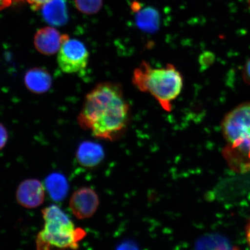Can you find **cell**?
<instances>
[{"instance_id": "1", "label": "cell", "mask_w": 250, "mask_h": 250, "mask_svg": "<svg viewBox=\"0 0 250 250\" xmlns=\"http://www.w3.org/2000/svg\"><path fill=\"white\" fill-rule=\"evenodd\" d=\"M130 108L120 84L99 83L86 95L78 123L96 138L113 140L126 129Z\"/></svg>"}, {"instance_id": "2", "label": "cell", "mask_w": 250, "mask_h": 250, "mask_svg": "<svg viewBox=\"0 0 250 250\" xmlns=\"http://www.w3.org/2000/svg\"><path fill=\"white\" fill-rule=\"evenodd\" d=\"M227 142L223 154L232 170H250V102L242 103L228 112L221 125Z\"/></svg>"}, {"instance_id": "3", "label": "cell", "mask_w": 250, "mask_h": 250, "mask_svg": "<svg viewBox=\"0 0 250 250\" xmlns=\"http://www.w3.org/2000/svg\"><path fill=\"white\" fill-rule=\"evenodd\" d=\"M132 83L140 92L154 97L164 110L170 112L173 102L182 91L184 79L173 64L154 67L143 61L133 71Z\"/></svg>"}, {"instance_id": "4", "label": "cell", "mask_w": 250, "mask_h": 250, "mask_svg": "<svg viewBox=\"0 0 250 250\" xmlns=\"http://www.w3.org/2000/svg\"><path fill=\"white\" fill-rule=\"evenodd\" d=\"M44 227L37 235V249H77L79 242L86 235L82 228H77L62 209L51 205L43 209Z\"/></svg>"}, {"instance_id": "5", "label": "cell", "mask_w": 250, "mask_h": 250, "mask_svg": "<svg viewBox=\"0 0 250 250\" xmlns=\"http://www.w3.org/2000/svg\"><path fill=\"white\" fill-rule=\"evenodd\" d=\"M89 56V52L83 43L68 37L62 43L58 52L59 66L65 73H78L85 69Z\"/></svg>"}, {"instance_id": "6", "label": "cell", "mask_w": 250, "mask_h": 250, "mask_svg": "<svg viewBox=\"0 0 250 250\" xmlns=\"http://www.w3.org/2000/svg\"><path fill=\"white\" fill-rule=\"evenodd\" d=\"M99 205L98 195L95 190L86 187L80 188L74 192L70 201L71 211L79 220H85L93 216Z\"/></svg>"}, {"instance_id": "7", "label": "cell", "mask_w": 250, "mask_h": 250, "mask_svg": "<svg viewBox=\"0 0 250 250\" xmlns=\"http://www.w3.org/2000/svg\"><path fill=\"white\" fill-rule=\"evenodd\" d=\"M16 198L20 205L27 208L39 207L45 200V189L41 181L28 179L19 186Z\"/></svg>"}, {"instance_id": "8", "label": "cell", "mask_w": 250, "mask_h": 250, "mask_svg": "<svg viewBox=\"0 0 250 250\" xmlns=\"http://www.w3.org/2000/svg\"><path fill=\"white\" fill-rule=\"evenodd\" d=\"M66 34H62L54 27H46L37 31L34 43L37 51L45 55H51L59 52Z\"/></svg>"}, {"instance_id": "9", "label": "cell", "mask_w": 250, "mask_h": 250, "mask_svg": "<svg viewBox=\"0 0 250 250\" xmlns=\"http://www.w3.org/2000/svg\"><path fill=\"white\" fill-rule=\"evenodd\" d=\"M76 156L78 163L83 167H95L104 159V149L98 143L86 141L78 146Z\"/></svg>"}, {"instance_id": "10", "label": "cell", "mask_w": 250, "mask_h": 250, "mask_svg": "<svg viewBox=\"0 0 250 250\" xmlns=\"http://www.w3.org/2000/svg\"><path fill=\"white\" fill-rule=\"evenodd\" d=\"M25 85L31 92L42 94L51 88L52 80L49 72L42 68H31L24 78Z\"/></svg>"}, {"instance_id": "11", "label": "cell", "mask_w": 250, "mask_h": 250, "mask_svg": "<svg viewBox=\"0 0 250 250\" xmlns=\"http://www.w3.org/2000/svg\"><path fill=\"white\" fill-rule=\"evenodd\" d=\"M42 7L43 18L49 24L61 26L67 22L68 16L65 0H51Z\"/></svg>"}, {"instance_id": "12", "label": "cell", "mask_w": 250, "mask_h": 250, "mask_svg": "<svg viewBox=\"0 0 250 250\" xmlns=\"http://www.w3.org/2000/svg\"><path fill=\"white\" fill-rule=\"evenodd\" d=\"M134 13L136 23L139 29L147 33L155 32L158 30L160 24V15L156 9L142 7Z\"/></svg>"}, {"instance_id": "13", "label": "cell", "mask_w": 250, "mask_h": 250, "mask_svg": "<svg viewBox=\"0 0 250 250\" xmlns=\"http://www.w3.org/2000/svg\"><path fill=\"white\" fill-rule=\"evenodd\" d=\"M45 186L50 196L55 201H62L67 195V181L63 175L60 173L50 174L46 179Z\"/></svg>"}, {"instance_id": "14", "label": "cell", "mask_w": 250, "mask_h": 250, "mask_svg": "<svg viewBox=\"0 0 250 250\" xmlns=\"http://www.w3.org/2000/svg\"><path fill=\"white\" fill-rule=\"evenodd\" d=\"M77 8L83 14L93 15L102 8L103 0H74Z\"/></svg>"}, {"instance_id": "15", "label": "cell", "mask_w": 250, "mask_h": 250, "mask_svg": "<svg viewBox=\"0 0 250 250\" xmlns=\"http://www.w3.org/2000/svg\"><path fill=\"white\" fill-rule=\"evenodd\" d=\"M8 139L7 129L1 123H0V150L4 147Z\"/></svg>"}, {"instance_id": "16", "label": "cell", "mask_w": 250, "mask_h": 250, "mask_svg": "<svg viewBox=\"0 0 250 250\" xmlns=\"http://www.w3.org/2000/svg\"><path fill=\"white\" fill-rule=\"evenodd\" d=\"M242 77L244 81L250 85V58L244 65L242 71Z\"/></svg>"}, {"instance_id": "17", "label": "cell", "mask_w": 250, "mask_h": 250, "mask_svg": "<svg viewBox=\"0 0 250 250\" xmlns=\"http://www.w3.org/2000/svg\"><path fill=\"white\" fill-rule=\"evenodd\" d=\"M34 9H39L51 0H26Z\"/></svg>"}, {"instance_id": "18", "label": "cell", "mask_w": 250, "mask_h": 250, "mask_svg": "<svg viewBox=\"0 0 250 250\" xmlns=\"http://www.w3.org/2000/svg\"><path fill=\"white\" fill-rule=\"evenodd\" d=\"M210 53H205L203 55L201 56V59H200V61H203V64L204 65H208V64H210L213 61V56L209 55Z\"/></svg>"}, {"instance_id": "19", "label": "cell", "mask_w": 250, "mask_h": 250, "mask_svg": "<svg viewBox=\"0 0 250 250\" xmlns=\"http://www.w3.org/2000/svg\"><path fill=\"white\" fill-rule=\"evenodd\" d=\"M12 0H0V11L9 7Z\"/></svg>"}, {"instance_id": "20", "label": "cell", "mask_w": 250, "mask_h": 250, "mask_svg": "<svg viewBox=\"0 0 250 250\" xmlns=\"http://www.w3.org/2000/svg\"><path fill=\"white\" fill-rule=\"evenodd\" d=\"M246 236L247 239H248V243L250 246V220L246 228Z\"/></svg>"}, {"instance_id": "21", "label": "cell", "mask_w": 250, "mask_h": 250, "mask_svg": "<svg viewBox=\"0 0 250 250\" xmlns=\"http://www.w3.org/2000/svg\"><path fill=\"white\" fill-rule=\"evenodd\" d=\"M15 1H24V0H15Z\"/></svg>"}]
</instances>
